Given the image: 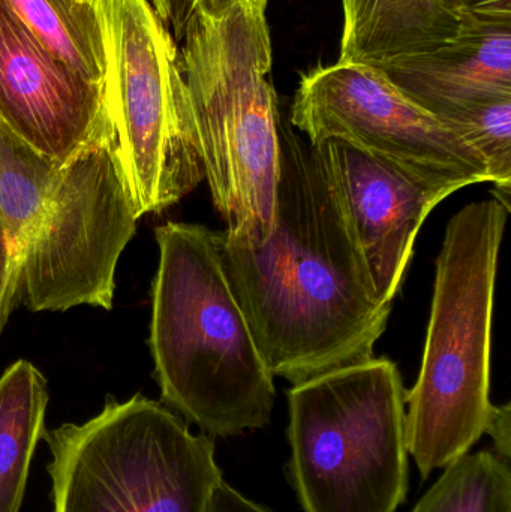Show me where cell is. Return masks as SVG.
<instances>
[{"mask_svg":"<svg viewBox=\"0 0 511 512\" xmlns=\"http://www.w3.org/2000/svg\"><path fill=\"white\" fill-rule=\"evenodd\" d=\"M17 280L9 255L8 243L0 224V336L12 310L17 307Z\"/></svg>","mask_w":511,"mask_h":512,"instance_id":"17","label":"cell"},{"mask_svg":"<svg viewBox=\"0 0 511 512\" xmlns=\"http://www.w3.org/2000/svg\"><path fill=\"white\" fill-rule=\"evenodd\" d=\"M471 17L511 20V0H464Z\"/></svg>","mask_w":511,"mask_h":512,"instance_id":"21","label":"cell"},{"mask_svg":"<svg viewBox=\"0 0 511 512\" xmlns=\"http://www.w3.org/2000/svg\"><path fill=\"white\" fill-rule=\"evenodd\" d=\"M20 23L60 62L86 80L105 86L107 30L101 2L3 0Z\"/></svg>","mask_w":511,"mask_h":512,"instance_id":"15","label":"cell"},{"mask_svg":"<svg viewBox=\"0 0 511 512\" xmlns=\"http://www.w3.org/2000/svg\"><path fill=\"white\" fill-rule=\"evenodd\" d=\"M149 2L162 23L171 27L174 36L180 41L197 0H149Z\"/></svg>","mask_w":511,"mask_h":512,"instance_id":"19","label":"cell"},{"mask_svg":"<svg viewBox=\"0 0 511 512\" xmlns=\"http://www.w3.org/2000/svg\"><path fill=\"white\" fill-rule=\"evenodd\" d=\"M411 512H511L510 463L494 451L461 457Z\"/></svg>","mask_w":511,"mask_h":512,"instance_id":"16","label":"cell"},{"mask_svg":"<svg viewBox=\"0 0 511 512\" xmlns=\"http://www.w3.org/2000/svg\"><path fill=\"white\" fill-rule=\"evenodd\" d=\"M209 512H272L263 505L243 496L239 490L225 483L224 480L216 486L210 502Z\"/></svg>","mask_w":511,"mask_h":512,"instance_id":"18","label":"cell"},{"mask_svg":"<svg viewBox=\"0 0 511 512\" xmlns=\"http://www.w3.org/2000/svg\"><path fill=\"white\" fill-rule=\"evenodd\" d=\"M267 2L197 0L180 39L204 179L224 236L242 245L266 242L276 219L281 114Z\"/></svg>","mask_w":511,"mask_h":512,"instance_id":"3","label":"cell"},{"mask_svg":"<svg viewBox=\"0 0 511 512\" xmlns=\"http://www.w3.org/2000/svg\"><path fill=\"white\" fill-rule=\"evenodd\" d=\"M92 2H98L99 3V2H101V0H92Z\"/></svg>","mask_w":511,"mask_h":512,"instance_id":"22","label":"cell"},{"mask_svg":"<svg viewBox=\"0 0 511 512\" xmlns=\"http://www.w3.org/2000/svg\"><path fill=\"white\" fill-rule=\"evenodd\" d=\"M53 512H209L224 480L215 442L164 403L107 397L86 423L42 436Z\"/></svg>","mask_w":511,"mask_h":512,"instance_id":"6","label":"cell"},{"mask_svg":"<svg viewBox=\"0 0 511 512\" xmlns=\"http://www.w3.org/2000/svg\"><path fill=\"white\" fill-rule=\"evenodd\" d=\"M0 117L21 140L59 162L114 141L105 86L60 62L3 0Z\"/></svg>","mask_w":511,"mask_h":512,"instance_id":"12","label":"cell"},{"mask_svg":"<svg viewBox=\"0 0 511 512\" xmlns=\"http://www.w3.org/2000/svg\"><path fill=\"white\" fill-rule=\"evenodd\" d=\"M405 393L387 358L288 391V474L303 512H396L410 489Z\"/></svg>","mask_w":511,"mask_h":512,"instance_id":"5","label":"cell"},{"mask_svg":"<svg viewBox=\"0 0 511 512\" xmlns=\"http://www.w3.org/2000/svg\"><path fill=\"white\" fill-rule=\"evenodd\" d=\"M47 379L26 360L0 376V512H18L30 462L45 433Z\"/></svg>","mask_w":511,"mask_h":512,"instance_id":"14","label":"cell"},{"mask_svg":"<svg viewBox=\"0 0 511 512\" xmlns=\"http://www.w3.org/2000/svg\"><path fill=\"white\" fill-rule=\"evenodd\" d=\"M488 162L495 192L511 185V20L471 17L437 50L375 66Z\"/></svg>","mask_w":511,"mask_h":512,"instance_id":"10","label":"cell"},{"mask_svg":"<svg viewBox=\"0 0 511 512\" xmlns=\"http://www.w3.org/2000/svg\"><path fill=\"white\" fill-rule=\"evenodd\" d=\"M488 435L494 441V453L504 462L510 463L511 454V408L510 403L495 406Z\"/></svg>","mask_w":511,"mask_h":512,"instance_id":"20","label":"cell"},{"mask_svg":"<svg viewBox=\"0 0 511 512\" xmlns=\"http://www.w3.org/2000/svg\"><path fill=\"white\" fill-rule=\"evenodd\" d=\"M290 119L309 144L338 138L438 185L459 191L492 182L479 150L375 66L338 60L312 69L300 80Z\"/></svg>","mask_w":511,"mask_h":512,"instance_id":"9","label":"cell"},{"mask_svg":"<svg viewBox=\"0 0 511 512\" xmlns=\"http://www.w3.org/2000/svg\"><path fill=\"white\" fill-rule=\"evenodd\" d=\"M108 111L138 219L161 213L204 180L179 51L149 0H101Z\"/></svg>","mask_w":511,"mask_h":512,"instance_id":"7","label":"cell"},{"mask_svg":"<svg viewBox=\"0 0 511 512\" xmlns=\"http://www.w3.org/2000/svg\"><path fill=\"white\" fill-rule=\"evenodd\" d=\"M311 146L378 297L393 304L423 222L458 189L429 182L338 138Z\"/></svg>","mask_w":511,"mask_h":512,"instance_id":"11","label":"cell"},{"mask_svg":"<svg viewBox=\"0 0 511 512\" xmlns=\"http://www.w3.org/2000/svg\"><path fill=\"white\" fill-rule=\"evenodd\" d=\"M234 294L273 376L302 384L374 358L392 304L375 291L314 146L279 117L272 236L218 233Z\"/></svg>","mask_w":511,"mask_h":512,"instance_id":"1","label":"cell"},{"mask_svg":"<svg viewBox=\"0 0 511 512\" xmlns=\"http://www.w3.org/2000/svg\"><path fill=\"white\" fill-rule=\"evenodd\" d=\"M510 210L497 198L459 210L437 258L422 369L405 393L407 447L422 480L488 433L495 280Z\"/></svg>","mask_w":511,"mask_h":512,"instance_id":"4","label":"cell"},{"mask_svg":"<svg viewBox=\"0 0 511 512\" xmlns=\"http://www.w3.org/2000/svg\"><path fill=\"white\" fill-rule=\"evenodd\" d=\"M137 222L114 141L60 165L18 261V304L110 310L117 262Z\"/></svg>","mask_w":511,"mask_h":512,"instance_id":"8","label":"cell"},{"mask_svg":"<svg viewBox=\"0 0 511 512\" xmlns=\"http://www.w3.org/2000/svg\"><path fill=\"white\" fill-rule=\"evenodd\" d=\"M155 233L149 348L162 403L210 438L263 429L275 376L228 279L218 233L183 222Z\"/></svg>","mask_w":511,"mask_h":512,"instance_id":"2","label":"cell"},{"mask_svg":"<svg viewBox=\"0 0 511 512\" xmlns=\"http://www.w3.org/2000/svg\"><path fill=\"white\" fill-rule=\"evenodd\" d=\"M339 62L380 66L437 50L470 24L464 0H342Z\"/></svg>","mask_w":511,"mask_h":512,"instance_id":"13","label":"cell"}]
</instances>
